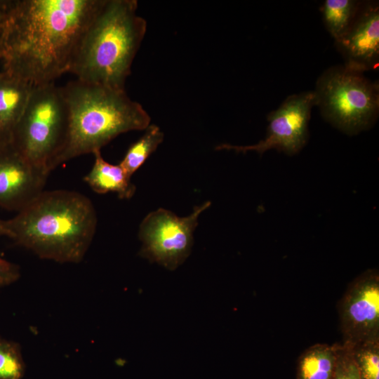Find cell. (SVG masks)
I'll return each instance as SVG.
<instances>
[{
  "label": "cell",
  "instance_id": "obj_1",
  "mask_svg": "<svg viewBox=\"0 0 379 379\" xmlns=\"http://www.w3.org/2000/svg\"><path fill=\"white\" fill-rule=\"evenodd\" d=\"M104 0L6 1L0 40L4 72L33 86L69 69Z\"/></svg>",
  "mask_w": 379,
  "mask_h": 379
},
{
  "label": "cell",
  "instance_id": "obj_2",
  "mask_svg": "<svg viewBox=\"0 0 379 379\" xmlns=\"http://www.w3.org/2000/svg\"><path fill=\"white\" fill-rule=\"evenodd\" d=\"M8 237L42 259L79 263L93 241L97 215L90 199L75 191H43L12 218Z\"/></svg>",
  "mask_w": 379,
  "mask_h": 379
},
{
  "label": "cell",
  "instance_id": "obj_3",
  "mask_svg": "<svg viewBox=\"0 0 379 379\" xmlns=\"http://www.w3.org/2000/svg\"><path fill=\"white\" fill-rule=\"evenodd\" d=\"M62 90L68 110L67 131L50 172L69 159L100 150L121 133L145 130L150 124L149 114L125 89L76 79Z\"/></svg>",
  "mask_w": 379,
  "mask_h": 379
},
{
  "label": "cell",
  "instance_id": "obj_4",
  "mask_svg": "<svg viewBox=\"0 0 379 379\" xmlns=\"http://www.w3.org/2000/svg\"><path fill=\"white\" fill-rule=\"evenodd\" d=\"M137 8L136 0H104L81 37L69 72L84 82L124 90L147 30Z\"/></svg>",
  "mask_w": 379,
  "mask_h": 379
},
{
  "label": "cell",
  "instance_id": "obj_5",
  "mask_svg": "<svg viewBox=\"0 0 379 379\" xmlns=\"http://www.w3.org/2000/svg\"><path fill=\"white\" fill-rule=\"evenodd\" d=\"M68 110L62 87L34 86L11 140L30 163L48 173L67 134Z\"/></svg>",
  "mask_w": 379,
  "mask_h": 379
},
{
  "label": "cell",
  "instance_id": "obj_6",
  "mask_svg": "<svg viewBox=\"0 0 379 379\" xmlns=\"http://www.w3.org/2000/svg\"><path fill=\"white\" fill-rule=\"evenodd\" d=\"M363 73L345 65L331 67L319 77L314 91L322 116L348 135L370 128L378 114V84Z\"/></svg>",
  "mask_w": 379,
  "mask_h": 379
},
{
  "label": "cell",
  "instance_id": "obj_7",
  "mask_svg": "<svg viewBox=\"0 0 379 379\" xmlns=\"http://www.w3.org/2000/svg\"><path fill=\"white\" fill-rule=\"evenodd\" d=\"M210 205V201L205 202L182 218L164 208L149 213L140 225V255L168 270H175L189 256L198 218Z\"/></svg>",
  "mask_w": 379,
  "mask_h": 379
},
{
  "label": "cell",
  "instance_id": "obj_8",
  "mask_svg": "<svg viewBox=\"0 0 379 379\" xmlns=\"http://www.w3.org/2000/svg\"><path fill=\"white\" fill-rule=\"evenodd\" d=\"M315 104L314 91L291 95L279 107L268 114V126L264 139L256 144L246 146L220 144L215 149L241 153L255 152L260 155L268 150L277 149L287 155H294L307 142L308 123L312 108Z\"/></svg>",
  "mask_w": 379,
  "mask_h": 379
},
{
  "label": "cell",
  "instance_id": "obj_9",
  "mask_svg": "<svg viewBox=\"0 0 379 379\" xmlns=\"http://www.w3.org/2000/svg\"><path fill=\"white\" fill-rule=\"evenodd\" d=\"M343 342L379 340V272L368 269L347 286L338 303Z\"/></svg>",
  "mask_w": 379,
  "mask_h": 379
},
{
  "label": "cell",
  "instance_id": "obj_10",
  "mask_svg": "<svg viewBox=\"0 0 379 379\" xmlns=\"http://www.w3.org/2000/svg\"><path fill=\"white\" fill-rule=\"evenodd\" d=\"M49 173L11 143H0V208L20 211L44 191Z\"/></svg>",
  "mask_w": 379,
  "mask_h": 379
},
{
  "label": "cell",
  "instance_id": "obj_11",
  "mask_svg": "<svg viewBox=\"0 0 379 379\" xmlns=\"http://www.w3.org/2000/svg\"><path fill=\"white\" fill-rule=\"evenodd\" d=\"M335 44L345 59V66L362 72L375 67L379 59L378 4H360L351 25Z\"/></svg>",
  "mask_w": 379,
  "mask_h": 379
},
{
  "label": "cell",
  "instance_id": "obj_12",
  "mask_svg": "<svg viewBox=\"0 0 379 379\" xmlns=\"http://www.w3.org/2000/svg\"><path fill=\"white\" fill-rule=\"evenodd\" d=\"M33 87L17 77L0 72V143L11 142Z\"/></svg>",
  "mask_w": 379,
  "mask_h": 379
},
{
  "label": "cell",
  "instance_id": "obj_13",
  "mask_svg": "<svg viewBox=\"0 0 379 379\" xmlns=\"http://www.w3.org/2000/svg\"><path fill=\"white\" fill-rule=\"evenodd\" d=\"M94 164L84 180L98 194L116 192L120 199H130L135 191V185L121 166L107 162L100 150L93 153Z\"/></svg>",
  "mask_w": 379,
  "mask_h": 379
},
{
  "label": "cell",
  "instance_id": "obj_14",
  "mask_svg": "<svg viewBox=\"0 0 379 379\" xmlns=\"http://www.w3.org/2000/svg\"><path fill=\"white\" fill-rule=\"evenodd\" d=\"M336 358V345L317 343L299 356L296 379H331Z\"/></svg>",
  "mask_w": 379,
  "mask_h": 379
},
{
  "label": "cell",
  "instance_id": "obj_15",
  "mask_svg": "<svg viewBox=\"0 0 379 379\" xmlns=\"http://www.w3.org/2000/svg\"><path fill=\"white\" fill-rule=\"evenodd\" d=\"M360 3L353 0H326L321 11L326 28L335 39L348 29L359 8Z\"/></svg>",
  "mask_w": 379,
  "mask_h": 379
},
{
  "label": "cell",
  "instance_id": "obj_16",
  "mask_svg": "<svg viewBox=\"0 0 379 379\" xmlns=\"http://www.w3.org/2000/svg\"><path fill=\"white\" fill-rule=\"evenodd\" d=\"M145 133L127 150L119 165L126 174L131 175L145 163L164 140V133L155 124H149Z\"/></svg>",
  "mask_w": 379,
  "mask_h": 379
},
{
  "label": "cell",
  "instance_id": "obj_17",
  "mask_svg": "<svg viewBox=\"0 0 379 379\" xmlns=\"http://www.w3.org/2000/svg\"><path fill=\"white\" fill-rule=\"evenodd\" d=\"M24 373L20 345L0 335V379H21Z\"/></svg>",
  "mask_w": 379,
  "mask_h": 379
},
{
  "label": "cell",
  "instance_id": "obj_18",
  "mask_svg": "<svg viewBox=\"0 0 379 379\" xmlns=\"http://www.w3.org/2000/svg\"><path fill=\"white\" fill-rule=\"evenodd\" d=\"M352 352L361 379H379V340L352 345Z\"/></svg>",
  "mask_w": 379,
  "mask_h": 379
},
{
  "label": "cell",
  "instance_id": "obj_19",
  "mask_svg": "<svg viewBox=\"0 0 379 379\" xmlns=\"http://www.w3.org/2000/svg\"><path fill=\"white\" fill-rule=\"evenodd\" d=\"M335 345L336 358L331 379H361L353 357L352 345L347 343Z\"/></svg>",
  "mask_w": 379,
  "mask_h": 379
},
{
  "label": "cell",
  "instance_id": "obj_20",
  "mask_svg": "<svg viewBox=\"0 0 379 379\" xmlns=\"http://www.w3.org/2000/svg\"><path fill=\"white\" fill-rule=\"evenodd\" d=\"M20 277L19 266L0 257V288L13 284Z\"/></svg>",
  "mask_w": 379,
  "mask_h": 379
},
{
  "label": "cell",
  "instance_id": "obj_21",
  "mask_svg": "<svg viewBox=\"0 0 379 379\" xmlns=\"http://www.w3.org/2000/svg\"><path fill=\"white\" fill-rule=\"evenodd\" d=\"M6 1L0 0V40L2 32L3 22L6 11Z\"/></svg>",
  "mask_w": 379,
  "mask_h": 379
},
{
  "label": "cell",
  "instance_id": "obj_22",
  "mask_svg": "<svg viewBox=\"0 0 379 379\" xmlns=\"http://www.w3.org/2000/svg\"><path fill=\"white\" fill-rule=\"evenodd\" d=\"M8 237V232L4 225V220L0 219V237Z\"/></svg>",
  "mask_w": 379,
  "mask_h": 379
}]
</instances>
